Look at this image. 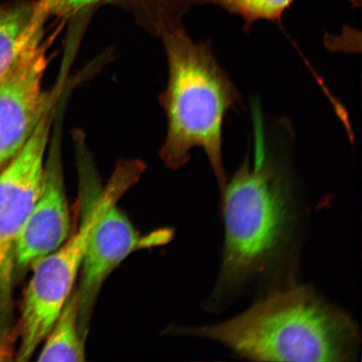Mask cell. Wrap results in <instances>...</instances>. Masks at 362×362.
Returning a JSON list of instances; mask_svg holds the SVG:
<instances>
[{"instance_id":"cell-1","label":"cell","mask_w":362,"mask_h":362,"mask_svg":"<svg viewBox=\"0 0 362 362\" xmlns=\"http://www.w3.org/2000/svg\"><path fill=\"white\" fill-rule=\"evenodd\" d=\"M255 121L253 160H244L221 194L225 240L211 305L284 259L297 237L300 214L291 175L270 155L262 122Z\"/></svg>"},{"instance_id":"cell-2","label":"cell","mask_w":362,"mask_h":362,"mask_svg":"<svg viewBox=\"0 0 362 362\" xmlns=\"http://www.w3.org/2000/svg\"><path fill=\"white\" fill-rule=\"evenodd\" d=\"M185 330L259 361L349 362L360 345L351 317L309 285L278 289L224 322Z\"/></svg>"},{"instance_id":"cell-3","label":"cell","mask_w":362,"mask_h":362,"mask_svg":"<svg viewBox=\"0 0 362 362\" xmlns=\"http://www.w3.org/2000/svg\"><path fill=\"white\" fill-rule=\"evenodd\" d=\"M168 62V84L162 102L167 134L161 158L177 169L201 148L214 170L221 194L228 183L223 158V127L226 113L241 103L232 80L216 61L210 42H194L182 19L158 31Z\"/></svg>"},{"instance_id":"cell-4","label":"cell","mask_w":362,"mask_h":362,"mask_svg":"<svg viewBox=\"0 0 362 362\" xmlns=\"http://www.w3.org/2000/svg\"><path fill=\"white\" fill-rule=\"evenodd\" d=\"M141 163H120L105 187L88 206L76 232L57 250L36 261L27 286L21 319L17 360L28 361L44 341L70 297L83 265L95 226L107 209L133 187L141 175Z\"/></svg>"},{"instance_id":"cell-5","label":"cell","mask_w":362,"mask_h":362,"mask_svg":"<svg viewBox=\"0 0 362 362\" xmlns=\"http://www.w3.org/2000/svg\"><path fill=\"white\" fill-rule=\"evenodd\" d=\"M53 108L0 170V312L4 314L11 310L18 238L42 189Z\"/></svg>"},{"instance_id":"cell-6","label":"cell","mask_w":362,"mask_h":362,"mask_svg":"<svg viewBox=\"0 0 362 362\" xmlns=\"http://www.w3.org/2000/svg\"><path fill=\"white\" fill-rule=\"evenodd\" d=\"M47 62L42 36L0 76V170L20 152L54 106L52 95L42 88Z\"/></svg>"},{"instance_id":"cell-7","label":"cell","mask_w":362,"mask_h":362,"mask_svg":"<svg viewBox=\"0 0 362 362\" xmlns=\"http://www.w3.org/2000/svg\"><path fill=\"white\" fill-rule=\"evenodd\" d=\"M169 233L142 237L117 205L104 212L95 226L80 271L79 325L86 336L95 300L112 272L138 249L166 241Z\"/></svg>"},{"instance_id":"cell-8","label":"cell","mask_w":362,"mask_h":362,"mask_svg":"<svg viewBox=\"0 0 362 362\" xmlns=\"http://www.w3.org/2000/svg\"><path fill=\"white\" fill-rule=\"evenodd\" d=\"M71 219L60 155L52 144L45 163L42 192L18 238L16 262L33 265L69 238Z\"/></svg>"},{"instance_id":"cell-9","label":"cell","mask_w":362,"mask_h":362,"mask_svg":"<svg viewBox=\"0 0 362 362\" xmlns=\"http://www.w3.org/2000/svg\"><path fill=\"white\" fill-rule=\"evenodd\" d=\"M49 16L43 0H16L0 6V76L35 40L44 36Z\"/></svg>"},{"instance_id":"cell-10","label":"cell","mask_w":362,"mask_h":362,"mask_svg":"<svg viewBox=\"0 0 362 362\" xmlns=\"http://www.w3.org/2000/svg\"><path fill=\"white\" fill-rule=\"evenodd\" d=\"M85 339L79 325V298L72 292L44 339L40 361H85Z\"/></svg>"},{"instance_id":"cell-11","label":"cell","mask_w":362,"mask_h":362,"mask_svg":"<svg viewBox=\"0 0 362 362\" xmlns=\"http://www.w3.org/2000/svg\"><path fill=\"white\" fill-rule=\"evenodd\" d=\"M49 15L76 16L101 6H115L134 13L149 29L155 30L164 18L183 0H43Z\"/></svg>"},{"instance_id":"cell-12","label":"cell","mask_w":362,"mask_h":362,"mask_svg":"<svg viewBox=\"0 0 362 362\" xmlns=\"http://www.w3.org/2000/svg\"><path fill=\"white\" fill-rule=\"evenodd\" d=\"M294 0H191L199 4H211L223 8L230 15L241 17L247 31L255 23L267 21L280 23L285 11Z\"/></svg>"},{"instance_id":"cell-13","label":"cell","mask_w":362,"mask_h":362,"mask_svg":"<svg viewBox=\"0 0 362 362\" xmlns=\"http://www.w3.org/2000/svg\"><path fill=\"white\" fill-rule=\"evenodd\" d=\"M10 356V353H8L7 348L4 346L3 344L0 343V361L8 360V356Z\"/></svg>"},{"instance_id":"cell-14","label":"cell","mask_w":362,"mask_h":362,"mask_svg":"<svg viewBox=\"0 0 362 362\" xmlns=\"http://www.w3.org/2000/svg\"><path fill=\"white\" fill-rule=\"evenodd\" d=\"M350 1L353 4V6H359L361 4V0H350Z\"/></svg>"}]
</instances>
